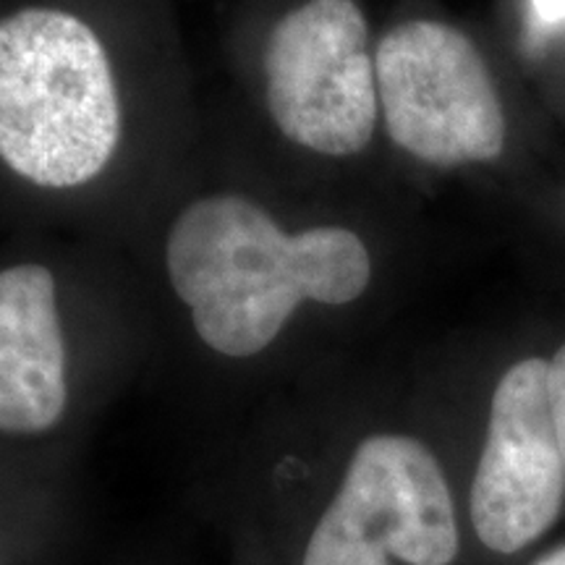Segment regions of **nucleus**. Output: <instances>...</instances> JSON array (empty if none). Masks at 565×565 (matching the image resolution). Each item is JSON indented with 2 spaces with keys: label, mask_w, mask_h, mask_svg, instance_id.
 <instances>
[{
  "label": "nucleus",
  "mask_w": 565,
  "mask_h": 565,
  "mask_svg": "<svg viewBox=\"0 0 565 565\" xmlns=\"http://www.w3.org/2000/svg\"><path fill=\"white\" fill-rule=\"evenodd\" d=\"M175 296L196 335L231 359L263 353L301 301H356L372 257L356 233L317 225L286 233L249 196L210 194L181 210L166 242Z\"/></svg>",
  "instance_id": "obj_1"
},
{
  "label": "nucleus",
  "mask_w": 565,
  "mask_h": 565,
  "mask_svg": "<svg viewBox=\"0 0 565 565\" xmlns=\"http://www.w3.org/2000/svg\"><path fill=\"white\" fill-rule=\"evenodd\" d=\"M121 139V103L100 38L74 13L0 19V160L42 189L95 181Z\"/></svg>",
  "instance_id": "obj_2"
},
{
  "label": "nucleus",
  "mask_w": 565,
  "mask_h": 565,
  "mask_svg": "<svg viewBox=\"0 0 565 565\" xmlns=\"http://www.w3.org/2000/svg\"><path fill=\"white\" fill-rule=\"evenodd\" d=\"M385 129L401 150L437 168L498 160L505 113L482 53L443 21L398 24L374 53Z\"/></svg>",
  "instance_id": "obj_3"
},
{
  "label": "nucleus",
  "mask_w": 565,
  "mask_h": 565,
  "mask_svg": "<svg viewBox=\"0 0 565 565\" xmlns=\"http://www.w3.org/2000/svg\"><path fill=\"white\" fill-rule=\"evenodd\" d=\"M450 565L458 555L454 498L427 445L372 435L353 450L301 565Z\"/></svg>",
  "instance_id": "obj_4"
},
{
  "label": "nucleus",
  "mask_w": 565,
  "mask_h": 565,
  "mask_svg": "<svg viewBox=\"0 0 565 565\" xmlns=\"http://www.w3.org/2000/svg\"><path fill=\"white\" fill-rule=\"evenodd\" d=\"M370 30L353 0H309L273 26L265 103L294 145L349 158L370 145L380 97Z\"/></svg>",
  "instance_id": "obj_5"
},
{
  "label": "nucleus",
  "mask_w": 565,
  "mask_h": 565,
  "mask_svg": "<svg viewBox=\"0 0 565 565\" xmlns=\"http://www.w3.org/2000/svg\"><path fill=\"white\" fill-rule=\"evenodd\" d=\"M565 500V461L547 398V362L524 359L492 395L475 484L471 524L484 547L513 555L555 524Z\"/></svg>",
  "instance_id": "obj_6"
},
{
  "label": "nucleus",
  "mask_w": 565,
  "mask_h": 565,
  "mask_svg": "<svg viewBox=\"0 0 565 565\" xmlns=\"http://www.w3.org/2000/svg\"><path fill=\"white\" fill-rule=\"evenodd\" d=\"M68 406L66 341L55 278L42 265L0 270V435L58 427Z\"/></svg>",
  "instance_id": "obj_7"
},
{
  "label": "nucleus",
  "mask_w": 565,
  "mask_h": 565,
  "mask_svg": "<svg viewBox=\"0 0 565 565\" xmlns=\"http://www.w3.org/2000/svg\"><path fill=\"white\" fill-rule=\"evenodd\" d=\"M547 398H550V412H553L557 443H561L563 461H565V343L547 362Z\"/></svg>",
  "instance_id": "obj_8"
},
{
  "label": "nucleus",
  "mask_w": 565,
  "mask_h": 565,
  "mask_svg": "<svg viewBox=\"0 0 565 565\" xmlns=\"http://www.w3.org/2000/svg\"><path fill=\"white\" fill-rule=\"evenodd\" d=\"M534 9L540 13V19L557 21L565 17V0H534Z\"/></svg>",
  "instance_id": "obj_9"
},
{
  "label": "nucleus",
  "mask_w": 565,
  "mask_h": 565,
  "mask_svg": "<svg viewBox=\"0 0 565 565\" xmlns=\"http://www.w3.org/2000/svg\"><path fill=\"white\" fill-rule=\"evenodd\" d=\"M534 565H565V545L553 550V553H547L545 557H540Z\"/></svg>",
  "instance_id": "obj_10"
},
{
  "label": "nucleus",
  "mask_w": 565,
  "mask_h": 565,
  "mask_svg": "<svg viewBox=\"0 0 565 565\" xmlns=\"http://www.w3.org/2000/svg\"><path fill=\"white\" fill-rule=\"evenodd\" d=\"M0 565H3V557H0Z\"/></svg>",
  "instance_id": "obj_11"
}]
</instances>
